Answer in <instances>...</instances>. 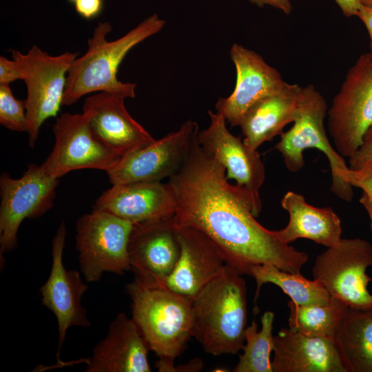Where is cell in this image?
<instances>
[{
    "instance_id": "obj_1",
    "label": "cell",
    "mask_w": 372,
    "mask_h": 372,
    "mask_svg": "<svg viewBox=\"0 0 372 372\" xmlns=\"http://www.w3.org/2000/svg\"><path fill=\"white\" fill-rule=\"evenodd\" d=\"M176 200L178 225L192 227L209 237L225 264L250 276L258 265L300 273L308 254L283 242L277 230L256 219L250 202L226 177V169L195 140L178 171L167 182Z\"/></svg>"
},
{
    "instance_id": "obj_2",
    "label": "cell",
    "mask_w": 372,
    "mask_h": 372,
    "mask_svg": "<svg viewBox=\"0 0 372 372\" xmlns=\"http://www.w3.org/2000/svg\"><path fill=\"white\" fill-rule=\"evenodd\" d=\"M165 25V21L154 14L121 37L108 41L107 35L112 27L108 22H99L87 40V52L76 58L68 70L63 105H70L94 92L134 98L136 84L119 81L118 68L131 49L160 32Z\"/></svg>"
},
{
    "instance_id": "obj_3",
    "label": "cell",
    "mask_w": 372,
    "mask_h": 372,
    "mask_svg": "<svg viewBox=\"0 0 372 372\" xmlns=\"http://www.w3.org/2000/svg\"><path fill=\"white\" fill-rule=\"evenodd\" d=\"M132 319L158 360L160 372H174L175 360L193 337V300L167 288L136 280L126 285Z\"/></svg>"
},
{
    "instance_id": "obj_4",
    "label": "cell",
    "mask_w": 372,
    "mask_h": 372,
    "mask_svg": "<svg viewBox=\"0 0 372 372\" xmlns=\"http://www.w3.org/2000/svg\"><path fill=\"white\" fill-rule=\"evenodd\" d=\"M193 337L209 354H236L245 344L247 287L227 265L193 299Z\"/></svg>"
},
{
    "instance_id": "obj_5",
    "label": "cell",
    "mask_w": 372,
    "mask_h": 372,
    "mask_svg": "<svg viewBox=\"0 0 372 372\" xmlns=\"http://www.w3.org/2000/svg\"><path fill=\"white\" fill-rule=\"evenodd\" d=\"M327 112L324 97L313 85L302 87L293 125L280 134L275 149L280 152L287 169L291 172H297L303 168L305 149L315 148L322 152L330 166L331 191L339 198L349 203L353 198V187L343 178L344 172L349 167L327 137L324 127Z\"/></svg>"
},
{
    "instance_id": "obj_6",
    "label": "cell",
    "mask_w": 372,
    "mask_h": 372,
    "mask_svg": "<svg viewBox=\"0 0 372 372\" xmlns=\"http://www.w3.org/2000/svg\"><path fill=\"white\" fill-rule=\"evenodd\" d=\"M133 225L94 208L77 220L76 249L87 282H98L105 272L123 275L131 269L128 243Z\"/></svg>"
},
{
    "instance_id": "obj_7",
    "label": "cell",
    "mask_w": 372,
    "mask_h": 372,
    "mask_svg": "<svg viewBox=\"0 0 372 372\" xmlns=\"http://www.w3.org/2000/svg\"><path fill=\"white\" fill-rule=\"evenodd\" d=\"M327 128L338 152L350 158L372 124V55L361 54L348 70L327 112Z\"/></svg>"
},
{
    "instance_id": "obj_8",
    "label": "cell",
    "mask_w": 372,
    "mask_h": 372,
    "mask_svg": "<svg viewBox=\"0 0 372 372\" xmlns=\"http://www.w3.org/2000/svg\"><path fill=\"white\" fill-rule=\"evenodd\" d=\"M12 56L19 64L27 87L25 100L29 123V145L33 147L44 121L55 117L63 105L68 70L78 53L65 52L51 56L37 45L26 54L12 50Z\"/></svg>"
},
{
    "instance_id": "obj_9",
    "label": "cell",
    "mask_w": 372,
    "mask_h": 372,
    "mask_svg": "<svg viewBox=\"0 0 372 372\" xmlns=\"http://www.w3.org/2000/svg\"><path fill=\"white\" fill-rule=\"evenodd\" d=\"M372 267V245L360 238H342L340 242L320 254L316 258L312 274L331 296L344 302L349 308L372 307V294L366 274Z\"/></svg>"
},
{
    "instance_id": "obj_10",
    "label": "cell",
    "mask_w": 372,
    "mask_h": 372,
    "mask_svg": "<svg viewBox=\"0 0 372 372\" xmlns=\"http://www.w3.org/2000/svg\"><path fill=\"white\" fill-rule=\"evenodd\" d=\"M59 178L42 165L30 164L19 178L0 176V259L17 245V232L25 218L41 216L53 207Z\"/></svg>"
},
{
    "instance_id": "obj_11",
    "label": "cell",
    "mask_w": 372,
    "mask_h": 372,
    "mask_svg": "<svg viewBox=\"0 0 372 372\" xmlns=\"http://www.w3.org/2000/svg\"><path fill=\"white\" fill-rule=\"evenodd\" d=\"M54 148L41 165L56 178L72 170L96 169L107 172L121 158L93 132L86 116L64 113L52 126Z\"/></svg>"
},
{
    "instance_id": "obj_12",
    "label": "cell",
    "mask_w": 372,
    "mask_h": 372,
    "mask_svg": "<svg viewBox=\"0 0 372 372\" xmlns=\"http://www.w3.org/2000/svg\"><path fill=\"white\" fill-rule=\"evenodd\" d=\"M198 132L197 123L188 120L178 130L121 157L106 172L110 183L157 182L169 178L187 159Z\"/></svg>"
},
{
    "instance_id": "obj_13",
    "label": "cell",
    "mask_w": 372,
    "mask_h": 372,
    "mask_svg": "<svg viewBox=\"0 0 372 372\" xmlns=\"http://www.w3.org/2000/svg\"><path fill=\"white\" fill-rule=\"evenodd\" d=\"M208 114L210 124L198 132V143L225 167L227 178L236 180L235 186L249 200L256 217L262 209L259 191L265 179V167L260 156L257 149L228 130L222 114L210 110Z\"/></svg>"
},
{
    "instance_id": "obj_14",
    "label": "cell",
    "mask_w": 372,
    "mask_h": 372,
    "mask_svg": "<svg viewBox=\"0 0 372 372\" xmlns=\"http://www.w3.org/2000/svg\"><path fill=\"white\" fill-rule=\"evenodd\" d=\"M128 253L134 279L147 286H160L180 256L174 214L134 224Z\"/></svg>"
},
{
    "instance_id": "obj_15",
    "label": "cell",
    "mask_w": 372,
    "mask_h": 372,
    "mask_svg": "<svg viewBox=\"0 0 372 372\" xmlns=\"http://www.w3.org/2000/svg\"><path fill=\"white\" fill-rule=\"evenodd\" d=\"M65 237V225L62 221L52 240L51 271L48 280L40 287L42 304L56 318L58 347L56 357L59 361L68 329L74 326L89 327L91 325L86 310L81 304L82 296L88 286L82 281L78 271L67 270L63 262Z\"/></svg>"
},
{
    "instance_id": "obj_16",
    "label": "cell",
    "mask_w": 372,
    "mask_h": 372,
    "mask_svg": "<svg viewBox=\"0 0 372 372\" xmlns=\"http://www.w3.org/2000/svg\"><path fill=\"white\" fill-rule=\"evenodd\" d=\"M229 55L236 71L235 87L229 96L219 98L215 107L231 127H236L251 105L282 90L286 81L258 53L242 45L234 43Z\"/></svg>"
},
{
    "instance_id": "obj_17",
    "label": "cell",
    "mask_w": 372,
    "mask_h": 372,
    "mask_svg": "<svg viewBox=\"0 0 372 372\" xmlns=\"http://www.w3.org/2000/svg\"><path fill=\"white\" fill-rule=\"evenodd\" d=\"M176 225L180 256L172 274L158 287L193 300L226 264L219 249L204 233Z\"/></svg>"
},
{
    "instance_id": "obj_18",
    "label": "cell",
    "mask_w": 372,
    "mask_h": 372,
    "mask_svg": "<svg viewBox=\"0 0 372 372\" xmlns=\"http://www.w3.org/2000/svg\"><path fill=\"white\" fill-rule=\"evenodd\" d=\"M125 99L100 92L87 97L83 106V113L96 136L121 158L155 141L128 113Z\"/></svg>"
},
{
    "instance_id": "obj_19",
    "label": "cell",
    "mask_w": 372,
    "mask_h": 372,
    "mask_svg": "<svg viewBox=\"0 0 372 372\" xmlns=\"http://www.w3.org/2000/svg\"><path fill=\"white\" fill-rule=\"evenodd\" d=\"M149 349L132 318L119 313L86 360V372H149Z\"/></svg>"
},
{
    "instance_id": "obj_20",
    "label": "cell",
    "mask_w": 372,
    "mask_h": 372,
    "mask_svg": "<svg viewBox=\"0 0 372 372\" xmlns=\"http://www.w3.org/2000/svg\"><path fill=\"white\" fill-rule=\"evenodd\" d=\"M176 207L171 185L157 181L114 185L101 194L93 208L135 224L172 215Z\"/></svg>"
},
{
    "instance_id": "obj_21",
    "label": "cell",
    "mask_w": 372,
    "mask_h": 372,
    "mask_svg": "<svg viewBox=\"0 0 372 372\" xmlns=\"http://www.w3.org/2000/svg\"><path fill=\"white\" fill-rule=\"evenodd\" d=\"M273 372H347L335 340L282 329L273 336Z\"/></svg>"
},
{
    "instance_id": "obj_22",
    "label": "cell",
    "mask_w": 372,
    "mask_h": 372,
    "mask_svg": "<svg viewBox=\"0 0 372 372\" xmlns=\"http://www.w3.org/2000/svg\"><path fill=\"white\" fill-rule=\"evenodd\" d=\"M302 87L286 82L278 93L267 96L251 105L242 115L238 126L246 145L254 149L271 141L293 123L297 116Z\"/></svg>"
},
{
    "instance_id": "obj_23",
    "label": "cell",
    "mask_w": 372,
    "mask_h": 372,
    "mask_svg": "<svg viewBox=\"0 0 372 372\" xmlns=\"http://www.w3.org/2000/svg\"><path fill=\"white\" fill-rule=\"evenodd\" d=\"M280 203L289 216L287 225L277 231L283 242L289 244L298 238H307L326 247L340 242L341 220L331 207L311 205L302 195L293 191L287 192Z\"/></svg>"
},
{
    "instance_id": "obj_24",
    "label": "cell",
    "mask_w": 372,
    "mask_h": 372,
    "mask_svg": "<svg viewBox=\"0 0 372 372\" xmlns=\"http://www.w3.org/2000/svg\"><path fill=\"white\" fill-rule=\"evenodd\" d=\"M335 342L347 372H372V307H349Z\"/></svg>"
},
{
    "instance_id": "obj_25",
    "label": "cell",
    "mask_w": 372,
    "mask_h": 372,
    "mask_svg": "<svg viewBox=\"0 0 372 372\" xmlns=\"http://www.w3.org/2000/svg\"><path fill=\"white\" fill-rule=\"evenodd\" d=\"M250 276L256 282L254 296V310L258 312L256 304L262 285L272 283L280 287L291 300L299 305L328 304L331 296L318 281L307 279L298 273L283 271L272 265H258L251 269Z\"/></svg>"
},
{
    "instance_id": "obj_26",
    "label": "cell",
    "mask_w": 372,
    "mask_h": 372,
    "mask_svg": "<svg viewBox=\"0 0 372 372\" xmlns=\"http://www.w3.org/2000/svg\"><path fill=\"white\" fill-rule=\"evenodd\" d=\"M287 306L289 329L307 335L334 340L349 309L344 302L333 296L328 304L299 305L291 300Z\"/></svg>"
},
{
    "instance_id": "obj_27",
    "label": "cell",
    "mask_w": 372,
    "mask_h": 372,
    "mask_svg": "<svg viewBox=\"0 0 372 372\" xmlns=\"http://www.w3.org/2000/svg\"><path fill=\"white\" fill-rule=\"evenodd\" d=\"M273 320L274 313L269 311L261 317L260 331L255 320L246 327L243 353L239 356L234 372H273L271 353L273 349Z\"/></svg>"
},
{
    "instance_id": "obj_28",
    "label": "cell",
    "mask_w": 372,
    "mask_h": 372,
    "mask_svg": "<svg viewBox=\"0 0 372 372\" xmlns=\"http://www.w3.org/2000/svg\"><path fill=\"white\" fill-rule=\"evenodd\" d=\"M0 123L16 132H28L25 101L14 97L10 85H0Z\"/></svg>"
},
{
    "instance_id": "obj_29",
    "label": "cell",
    "mask_w": 372,
    "mask_h": 372,
    "mask_svg": "<svg viewBox=\"0 0 372 372\" xmlns=\"http://www.w3.org/2000/svg\"><path fill=\"white\" fill-rule=\"evenodd\" d=\"M349 168L362 171L372 167V124L366 132L363 142L356 152L349 158Z\"/></svg>"
},
{
    "instance_id": "obj_30",
    "label": "cell",
    "mask_w": 372,
    "mask_h": 372,
    "mask_svg": "<svg viewBox=\"0 0 372 372\" xmlns=\"http://www.w3.org/2000/svg\"><path fill=\"white\" fill-rule=\"evenodd\" d=\"M343 178L352 187L372 195V167L362 171H353L349 168L344 172Z\"/></svg>"
},
{
    "instance_id": "obj_31",
    "label": "cell",
    "mask_w": 372,
    "mask_h": 372,
    "mask_svg": "<svg viewBox=\"0 0 372 372\" xmlns=\"http://www.w3.org/2000/svg\"><path fill=\"white\" fill-rule=\"evenodd\" d=\"M23 76L18 63L12 59L0 56V85H10L17 80H23Z\"/></svg>"
},
{
    "instance_id": "obj_32",
    "label": "cell",
    "mask_w": 372,
    "mask_h": 372,
    "mask_svg": "<svg viewBox=\"0 0 372 372\" xmlns=\"http://www.w3.org/2000/svg\"><path fill=\"white\" fill-rule=\"evenodd\" d=\"M103 0H77L74 3L76 12L86 20L94 19L103 11Z\"/></svg>"
},
{
    "instance_id": "obj_33",
    "label": "cell",
    "mask_w": 372,
    "mask_h": 372,
    "mask_svg": "<svg viewBox=\"0 0 372 372\" xmlns=\"http://www.w3.org/2000/svg\"><path fill=\"white\" fill-rule=\"evenodd\" d=\"M251 3L259 7L266 5L271 6L282 11L285 14H289L292 11V5L290 0H249Z\"/></svg>"
},
{
    "instance_id": "obj_34",
    "label": "cell",
    "mask_w": 372,
    "mask_h": 372,
    "mask_svg": "<svg viewBox=\"0 0 372 372\" xmlns=\"http://www.w3.org/2000/svg\"><path fill=\"white\" fill-rule=\"evenodd\" d=\"M364 23L370 39V53L372 55V9L361 6L356 15Z\"/></svg>"
},
{
    "instance_id": "obj_35",
    "label": "cell",
    "mask_w": 372,
    "mask_h": 372,
    "mask_svg": "<svg viewBox=\"0 0 372 372\" xmlns=\"http://www.w3.org/2000/svg\"><path fill=\"white\" fill-rule=\"evenodd\" d=\"M341 9L343 14L350 17L356 16L361 6L358 0H335Z\"/></svg>"
},
{
    "instance_id": "obj_36",
    "label": "cell",
    "mask_w": 372,
    "mask_h": 372,
    "mask_svg": "<svg viewBox=\"0 0 372 372\" xmlns=\"http://www.w3.org/2000/svg\"><path fill=\"white\" fill-rule=\"evenodd\" d=\"M203 368V362L200 359H194L185 365L175 366L176 371H198Z\"/></svg>"
},
{
    "instance_id": "obj_37",
    "label": "cell",
    "mask_w": 372,
    "mask_h": 372,
    "mask_svg": "<svg viewBox=\"0 0 372 372\" xmlns=\"http://www.w3.org/2000/svg\"><path fill=\"white\" fill-rule=\"evenodd\" d=\"M359 200L369 215L372 229V195L362 192Z\"/></svg>"
},
{
    "instance_id": "obj_38",
    "label": "cell",
    "mask_w": 372,
    "mask_h": 372,
    "mask_svg": "<svg viewBox=\"0 0 372 372\" xmlns=\"http://www.w3.org/2000/svg\"><path fill=\"white\" fill-rule=\"evenodd\" d=\"M361 6L372 9V0H358Z\"/></svg>"
},
{
    "instance_id": "obj_39",
    "label": "cell",
    "mask_w": 372,
    "mask_h": 372,
    "mask_svg": "<svg viewBox=\"0 0 372 372\" xmlns=\"http://www.w3.org/2000/svg\"><path fill=\"white\" fill-rule=\"evenodd\" d=\"M70 3H74L77 0H68Z\"/></svg>"
}]
</instances>
